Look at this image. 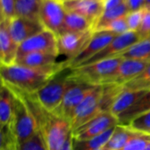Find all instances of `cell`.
I'll use <instances>...</instances> for the list:
<instances>
[{
    "label": "cell",
    "mask_w": 150,
    "mask_h": 150,
    "mask_svg": "<svg viewBox=\"0 0 150 150\" xmlns=\"http://www.w3.org/2000/svg\"><path fill=\"white\" fill-rule=\"evenodd\" d=\"M137 34L141 40L149 39L150 37V10L146 9L142 23L137 30Z\"/></svg>",
    "instance_id": "836d02e7"
},
{
    "label": "cell",
    "mask_w": 150,
    "mask_h": 150,
    "mask_svg": "<svg viewBox=\"0 0 150 150\" xmlns=\"http://www.w3.org/2000/svg\"><path fill=\"white\" fill-rule=\"evenodd\" d=\"M60 1H62V2L63 3V2H68V1H74V0H60Z\"/></svg>",
    "instance_id": "60d3db41"
},
{
    "label": "cell",
    "mask_w": 150,
    "mask_h": 150,
    "mask_svg": "<svg viewBox=\"0 0 150 150\" xmlns=\"http://www.w3.org/2000/svg\"><path fill=\"white\" fill-rule=\"evenodd\" d=\"M58 150H74V139L72 134L69 135V137L66 139L64 143L60 147Z\"/></svg>",
    "instance_id": "74e56055"
},
{
    "label": "cell",
    "mask_w": 150,
    "mask_h": 150,
    "mask_svg": "<svg viewBox=\"0 0 150 150\" xmlns=\"http://www.w3.org/2000/svg\"><path fill=\"white\" fill-rule=\"evenodd\" d=\"M70 68H65L55 74L51 80L33 94L40 104L48 112H54L61 105L68 89L74 81L69 79Z\"/></svg>",
    "instance_id": "277c9868"
},
{
    "label": "cell",
    "mask_w": 150,
    "mask_h": 150,
    "mask_svg": "<svg viewBox=\"0 0 150 150\" xmlns=\"http://www.w3.org/2000/svg\"><path fill=\"white\" fill-rule=\"evenodd\" d=\"M149 62L123 59L117 69L105 81V84L125 85L134 78L138 76L149 64Z\"/></svg>",
    "instance_id": "4fadbf2b"
},
{
    "label": "cell",
    "mask_w": 150,
    "mask_h": 150,
    "mask_svg": "<svg viewBox=\"0 0 150 150\" xmlns=\"http://www.w3.org/2000/svg\"><path fill=\"white\" fill-rule=\"evenodd\" d=\"M63 3L60 0H42L39 19L46 30L61 35L67 15Z\"/></svg>",
    "instance_id": "8992f818"
},
{
    "label": "cell",
    "mask_w": 150,
    "mask_h": 150,
    "mask_svg": "<svg viewBox=\"0 0 150 150\" xmlns=\"http://www.w3.org/2000/svg\"><path fill=\"white\" fill-rule=\"evenodd\" d=\"M150 142V134L136 132L121 150H143Z\"/></svg>",
    "instance_id": "83f0119b"
},
{
    "label": "cell",
    "mask_w": 150,
    "mask_h": 150,
    "mask_svg": "<svg viewBox=\"0 0 150 150\" xmlns=\"http://www.w3.org/2000/svg\"><path fill=\"white\" fill-rule=\"evenodd\" d=\"M0 124L1 127L13 125L12 93L4 83H2L0 91Z\"/></svg>",
    "instance_id": "d6986e66"
},
{
    "label": "cell",
    "mask_w": 150,
    "mask_h": 150,
    "mask_svg": "<svg viewBox=\"0 0 150 150\" xmlns=\"http://www.w3.org/2000/svg\"><path fill=\"white\" fill-rule=\"evenodd\" d=\"M146 9L150 10V0H146Z\"/></svg>",
    "instance_id": "f35d334b"
},
{
    "label": "cell",
    "mask_w": 150,
    "mask_h": 150,
    "mask_svg": "<svg viewBox=\"0 0 150 150\" xmlns=\"http://www.w3.org/2000/svg\"><path fill=\"white\" fill-rule=\"evenodd\" d=\"M10 19H1L0 23V57L1 65H12L16 62L18 44L13 40L9 28Z\"/></svg>",
    "instance_id": "2e32d148"
},
{
    "label": "cell",
    "mask_w": 150,
    "mask_h": 150,
    "mask_svg": "<svg viewBox=\"0 0 150 150\" xmlns=\"http://www.w3.org/2000/svg\"><path fill=\"white\" fill-rule=\"evenodd\" d=\"M135 131L128 126L117 125L109 142L103 147V150H121L134 134Z\"/></svg>",
    "instance_id": "44dd1931"
},
{
    "label": "cell",
    "mask_w": 150,
    "mask_h": 150,
    "mask_svg": "<svg viewBox=\"0 0 150 150\" xmlns=\"http://www.w3.org/2000/svg\"><path fill=\"white\" fill-rule=\"evenodd\" d=\"M145 10H146V8L138 10V11H129L126 15V19H127V23L129 31L137 32V30L142 23V20L143 18Z\"/></svg>",
    "instance_id": "4dcf8cb0"
},
{
    "label": "cell",
    "mask_w": 150,
    "mask_h": 150,
    "mask_svg": "<svg viewBox=\"0 0 150 150\" xmlns=\"http://www.w3.org/2000/svg\"><path fill=\"white\" fill-rule=\"evenodd\" d=\"M92 87L93 85L74 82L66 91L61 105L53 113L67 120L70 124L76 107Z\"/></svg>",
    "instance_id": "9c48e42d"
},
{
    "label": "cell",
    "mask_w": 150,
    "mask_h": 150,
    "mask_svg": "<svg viewBox=\"0 0 150 150\" xmlns=\"http://www.w3.org/2000/svg\"><path fill=\"white\" fill-rule=\"evenodd\" d=\"M19 150H47L40 133L19 144Z\"/></svg>",
    "instance_id": "1f68e13d"
},
{
    "label": "cell",
    "mask_w": 150,
    "mask_h": 150,
    "mask_svg": "<svg viewBox=\"0 0 150 150\" xmlns=\"http://www.w3.org/2000/svg\"><path fill=\"white\" fill-rule=\"evenodd\" d=\"M131 91H145L150 89V63L135 78L123 85Z\"/></svg>",
    "instance_id": "4316f807"
},
{
    "label": "cell",
    "mask_w": 150,
    "mask_h": 150,
    "mask_svg": "<svg viewBox=\"0 0 150 150\" xmlns=\"http://www.w3.org/2000/svg\"><path fill=\"white\" fill-rule=\"evenodd\" d=\"M8 87L12 93L13 125L18 143L20 144L38 134L39 127L24 94L14 88Z\"/></svg>",
    "instance_id": "7a4b0ae2"
},
{
    "label": "cell",
    "mask_w": 150,
    "mask_h": 150,
    "mask_svg": "<svg viewBox=\"0 0 150 150\" xmlns=\"http://www.w3.org/2000/svg\"><path fill=\"white\" fill-rule=\"evenodd\" d=\"M33 53H54L58 54L57 36L45 29L27 39L18 45L17 59Z\"/></svg>",
    "instance_id": "30bf717a"
},
{
    "label": "cell",
    "mask_w": 150,
    "mask_h": 150,
    "mask_svg": "<svg viewBox=\"0 0 150 150\" xmlns=\"http://www.w3.org/2000/svg\"><path fill=\"white\" fill-rule=\"evenodd\" d=\"M10 33L13 40L19 45L27 39L45 30L40 20L15 17L9 21Z\"/></svg>",
    "instance_id": "5bb4252c"
},
{
    "label": "cell",
    "mask_w": 150,
    "mask_h": 150,
    "mask_svg": "<svg viewBox=\"0 0 150 150\" xmlns=\"http://www.w3.org/2000/svg\"><path fill=\"white\" fill-rule=\"evenodd\" d=\"M147 91L148 90L131 91L124 87L122 92L119 95V97L114 101L110 112L115 117L118 118L120 115L125 112L128 108H130L133 105H134L146 93Z\"/></svg>",
    "instance_id": "ac0fdd59"
},
{
    "label": "cell",
    "mask_w": 150,
    "mask_h": 150,
    "mask_svg": "<svg viewBox=\"0 0 150 150\" xmlns=\"http://www.w3.org/2000/svg\"><path fill=\"white\" fill-rule=\"evenodd\" d=\"M139 40H141V39L136 32L128 31L125 33L119 34L104 49H102L99 53L84 62L79 67L110 58L119 57L132 45H134Z\"/></svg>",
    "instance_id": "8fae6325"
},
{
    "label": "cell",
    "mask_w": 150,
    "mask_h": 150,
    "mask_svg": "<svg viewBox=\"0 0 150 150\" xmlns=\"http://www.w3.org/2000/svg\"><path fill=\"white\" fill-rule=\"evenodd\" d=\"M123 59L137 60L150 62V40L149 39L141 40L132 45L121 55Z\"/></svg>",
    "instance_id": "603a6c76"
},
{
    "label": "cell",
    "mask_w": 150,
    "mask_h": 150,
    "mask_svg": "<svg viewBox=\"0 0 150 150\" xmlns=\"http://www.w3.org/2000/svg\"><path fill=\"white\" fill-rule=\"evenodd\" d=\"M61 71V70H60ZM2 83L25 94H35L59 71L32 69L19 64L1 65Z\"/></svg>",
    "instance_id": "6da1fadb"
},
{
    "label": "cell",
    "mask_w": 150,
    "mask_h": 150,
    "mask_svg": "<svg viewBox=\"0 0 150 150\" xmlns=\"http://www.w3.org/2000/svg\"><path fill=\"white\" fill-rule=\"evenodd\" d=\"M127 126L134 131L150 134V111L136 117Z\"/></svg>",
    "instance_id": "f1b7e54d"
},
{
    "label": "cell",
    "mask_w": 150,
    "mask_h": 150,
    "mask_svg": "<svg viewBox=\"0 0 150 150\" xmlns=\"http://www.w3.org/2000/svg\"><path fill=\"white\" fill-rule=\"evenodd\" d=\"M149 40H150V37H149Z\"/></svg>",
    "instance_id": "ee69618b"
},
{
    "label": "cell",
    "mask_w": 150,
    "mask_h": 150,
    "mask_svg": "<svg viewBox=\"0 0 150 150\" xmlns=\"http://www.w3.org/2000/svg\"><path fill=\"white\" fill-rule=\"evenodd\" d=\"M125 3H127V0H105L104 1V11L116 8Z\"/></svg>",
    "instance_id": "8d00e7d4"
},
{
    "label": "cell",
    "mask_w": 150,
    "mask_h": 150,
    "mask_svg": "<svg viewBox=\"0 0 150 150\" xmlns=\"http://www.w3.org/2000/svg\"><path fill=\"white\" fill-rule=\"evenodd\" d=\"M42 0H16V17L40 20Z\"/></svg>",
    "instance_id": "cb8c5ba5"
},
{
    "label": "cell",
    "mask_w": 150,
    "mask_h": 150,
    "mask_svg": "<svg viewBox=\"0 0 150 150\" xmlns=\"http://www.w3.org/2000/svg\"><path fill=\"white\" fill-rule=\"evenodd\" d=\"M143 150H150V142H149V144L146 146V148H145Z\"/></svg>",
    "instance_id": "ab89813d"
},
{
    "label": "cell",
    "mask_w": 150,
    "mask_h": 150,
    "mask_svg": "<svg viewBox=\"0 0 150 150\" xmlns=\"http://www.w3.org/2000/svg\"><path fill=\"white\" fill-rule=\"evenodd\" d=\"M128 12H129V8H128V5H127V3H125V4L116 7V8L111 9V10H108V11H104L102 15L99 17L98 21L93 25L92 31L100 30L103 26H105L109 22H111V21H112V20H114L116 18L124 17Z\"/></svg>",
    "instance_id": "484cf974"
},
{
    "label": "cell",
    "mask_w": 150,
    "mask_h": 150,
    "mask_svg": "<svg viewBox=\"0 0 150 150\" xmlns=\"http://www.w3.org/2000/svg\"><path fill=\"white\" fill-rule=\"evenodd\" d=\"M57 58L58 54L54 53H33L18 58L15 63L32 69H54L60 71L65 68L63 63L57 62Z\"/></svg>",
    "instance_id": "e0dca14e"
},
{
    "label": "cell",
    "mask_w": 150,
    "mask_h": 150,
    "mask_svg": "<svg viewBox=\"0 0 150 150\" xmlns=\"http://www.w3.org/2000/svg\"><path fill=\"white\" fill-rule=\"evenodd\" d=\"M100 30L110 31V32H112V33H116L117 35L122 34V33H125L128 32L129 29H128V26H127L126 16L119 18H116L114 20L109 22L105 26H103Z\"/></svg>",
    "instance_id": "f546056e"
},
{
    "label": "cell",
    "mask_w": 150,
    "mask_h": 150,
    "mask_svg": "<svg viewBox=\"0 0 150 150\" xmlns=\"http://www.w3.org/2000/svg\"><path fill=\"white\" fill-rule=\"evenodd\" d=\"M103 90V85H96L93 86L86 94L85 98L76 107L73 119L70 122L72 131L77 129L91 120L93 118L104 112L101 107Z\"/></svg>",
    "instance_id": "5b68a950"
},
{
    "label": "cell",
    "mask_w": 150,
    "mask_h": 150,
    "mask_svg": "<svg viewBox=\"0 0 150 150\" xmlns=\"http://www.w3.org/2000/svg\"><path fill=\"white\" fill-rule=\"evenodd\" d=\"M92 33L93 31L91 29L83 33H67L57 36L58 55H63L66 57L63 66L83 49L91 39Z\"/></svg>",
    "instance_id": "7c38bea8"
},
{
    "label": "cell",
    "mask_w": 150,
    "mask_h": 150,
    "mask_svg": "<svg viewBox=\"0 0 150 150\" xmlns=\"http://www.w3.org/2000/svg\"><path fill=\"white\" fill-rule=\"evenodd\" d=\"M67 11L77 13L92 24V27L104 12V2L100 0H74L63 2Z\"/></svg>",
    "instance_id": "9a60e30c"
},
{
    "label": "cell",
    "mask_w": 150,
    "mask_h": 150,
    "mask_svg": "<svg viewBox=\"0 0 150 150\" xmlns=\"http://www.w3.org/2000/svg\"><path fill=\"white\" fill-rule=\"evenodd\" d=\"M0 150H19V143L17 139H8L1 141Z\"/></svg>",
    "instance_id": "e575fe53"
},
{
    "label": "cell",
    "mask_w": 150,
    "mask_h": 150,
    "mask_svg": "<svg viewBox=\"0 0 150 150\" xmlns=\"http://www.w3.org/2000/svg\"><path fill=\"white\" fill-rule=\"evenodd\" d=\"M115 127L86 141H74V150H96L103 148L111 139ZM74 139V138H73Z\"/></svg>",
    "instance_id": "d4e9b609"
},
{
    "label": "cell",
    "mask_w": 150,
    "mask_h": 150,
    "mask_svg": "<svg viewBox=\"0 0 150 150\" xmlns=\"http://www.w3.org/2000/svg\"><path fill=\"white\" fill-rule=\"evenodd\" d=\"M129 11H134L146 8V0H127Z\"/></svg>",
    "instance_id": "d590c367"
},
{
    "label": "cell",
    "mask_w": 150,
    "mask_h": 150,
    "mask_svg": "<svg viewBox=\"0 0 150 150\" xmlns=\"http://www.w3.org/2000/svg\"><path fill=\"white\" fill-rule=\"evenodd\" d=\"M116 33L106 31V30H98L93 31L92 35L83 49L72 60L68 62L64 67L75 69L82 65L84 62L99 53L102 49H104L115 37Z\"/></svg>",
    "instance_id": "52a82bcc"
},
{
    "label": "cell",
    "mask_w": 150,
    "mask_h": 150,
    "mask_svg": "<svg viewBox=\"0 0 150 150\" xmlns=\"http://www.w3.org/2000/svg\"><path fill=\"white\" fill-rule=\"evenodd\" d=\"M96 150H103V148H101V149H96Z\"/></svg>",
    "instance_id": "b9f144b4"
},
{
    "label": "cell",
    "mask_w": 150,
    "mask_h": 150,
    "mask_svg": "<svg viewBox=\"0 0 150 150\" xmlns=\"http://www.w3.org/2000/svg\"><path fill=\"white\" fill-rule=\"evenodd\" d=\"M100 1H102V2H104V1H105V0H100Z\"/></svg>",
    "instance_id": "7bdbcfd3"
},
{
    "label": "cell",
    "mask_w": 150,
    "mask_h": 150,
    "mask_svg": "<svg viewBox=\"0 0 150 150\" xmlns=\"http://www.w3.org/2000/svg\"><path fill=\"white\" fill-rule=\"evenodd\" d=\"M150 111V89L130 108L118 117L119 124L127 126L136 117Z\"/></svg>",
    "instance_id": "ffe728a7"
},
{
    "label": "cell",
    "mask_w": 150,
    "mask_h": 150,
    "mask_svg": "<svg viewBox=\"0 0 150 150\" xmlns=\"http://www.w3.org/2000/svg\"><path fill=\"white\" fill-rule=\"evenodd\" d=\"M119 125V120L111 112H102L85 123L77 129L72 131L74 141H86L96 137L107 130Z\"/></svg>",
    "instance_id": "ba28073f"
},
{
    "label": "cell",
    "mask_w": 150,
    "mask_h": 150,
    "mask_svg": "<svg viewBox=\"0 0 150 150\" xmlns=\"http://www.w3.org/2000/svg\"><path fill=\"white\" fill-rule=\"evenodd\" d=\"M123 58L119 56L71 69L69 79L89 85H103L105 81L117 69Z\"/></svg>",
    "instance_id": "3957f363"
},
{
    "label": "cell",
    "mask_w": 150,
    "mask_h": 150,
    "mask_svg": "<svg viewBox=\"0 0 150 150\" xmlns=\"http://www.w3.org/2000/svg\"><path fill=\"white\" fill-rule=\"evenodd\" d=\"M1 1V19H11L16 17V0Z\"/></svg>",
    "instance_id": "d6a6232c"
},
{
    "label": "cell",
    "mask_w": 150,
    "mask_h": 150,
    "mask_svg": "<svg viewBox=\"0 0 150 150\" xmlns=\"http://www.w3.org/2000/svg\"><path fill=\"white\" fill-rule=\"evenodd\" d=\"M91 29H92V24L89 20L77 13L68 11L61 34L67 33H83Z\"/></svg>",
    "instance_id": "7402d4cb"
}]
</instances>
